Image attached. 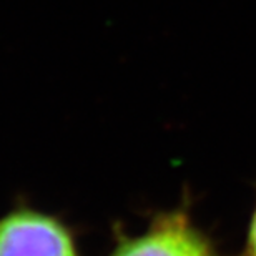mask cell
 <instances>
[{
  "label": "cell",
  "instance_id": "6da1fadb",
  "mask_svg": "<svg viewBox=\"0 0 256 256\" xmlns=\"http://www.w3.org/2000/svg\"><path fill=\"white\" fill-rule=\"evenodd\" d=\"M0 256H76L57 222L38 213H15L0 220Z\"/></svg>",
  "mask_w": 256,
  "mask_h": 256
},
{
  "label": "cell",
  "instance_id": "7a4b0ae2",
  "mask_svg": "<svg viewBox=\"0 0 256 256\" xmlns=\"http://www.w3.org/2000/svg\"><path fill=\"white\" fill-rule=\"evenodd\" d=\"M114 256H213L206 243L182 220H170L128 242Z\"/></svg>",
  "mask_w": 256,
  "mask_h": 256
},
{
  "label": "cell",
  "instance_id": "3957f363",
  "mask_svg": "<svg viewBox=\"0 0 256 256\" xmlns=\"http://www.w3.org/2000/svg\"><path fill=\"white\" fill-rule=\"evenodd\" d=\"M252 252H253V256H256V214L252 224Z\"/></svg>",
  "mask_w": 256,
  "mask_h": 256
}]
</instances>
